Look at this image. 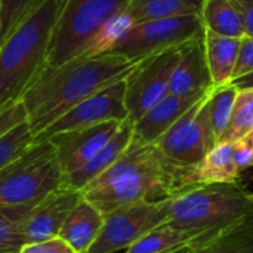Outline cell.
I'll return each instance as SVG.
<instances>
[{
	"label": "cell",
	"mask_w": 253,
	"mask_h": 253,
	"mask_svg": "<svg viewBox=\"0 0 253 253\" xmlns=\"http://www.w3.org/2000/svg\"><path fill=\"white\" fill-rule=\"evenodd\" d=\"M127 79V77H126ZM126 79L113 83L111 86L90 95L70 111L53 122L47 129H44L36 141L49 139L55 135L96 126L107 122H125L129 119L125 98H126Z\"/></svg>",
	"instance_id": "obj_11"
},
{
	"label": "cell",
	"mask_w": 253,
	"mask_h": 253,
	"mask_svg": "<svg viewBox=\"0 0 253 253\" xmlns=\"http://www.w3.org/2000/svg\"><path fill=\"white\" fill-rule=\"evenodd\" d=\"M82 199V191L61 184V187L36 203L24 219L25 243L58 237L65 219Z\"/></svg>",
	"instance_id": "obj_12"
},
{
	"label": "cell",
	"mask_w": 253,
	"mask_h": 253,
	"mask_svg": "<svg viewBox=\"0 0 253 253\" xmlns=\"http://www.w3.org/2000/svg\"><path fill=\"white\" fill-rule=\"evenodd\" d=\"M191 248H194V246H190V248H185V249H181V251H176V252H172V253H187Z\"/></svg>",
	"instance_id": "obj_36"
},
{
	"label": "cell",
	"mask_w": 253,
	"mask_h": 253,
	"mask_svg": "<svg viewBox=\"0 0 253 253\" xmlns=\"http://www.w3.org/2000/svg\"><path fill=\"white\" fill-rule=\"evenodd\" d=\"M209 90L191 95L168 93L133 123V141L138 144H156L159 138L163 136Z\"/></svg>",
	"instance_id": "obj_14"
},
{
	"label": "cell",
	"mask_w": 253,
	"mask_h": 253,
	"mask_svg": "<svg viewBox=\"0 0 253 253\" xmlns=\"http://www.w3.org/2000/svg\"><path fill=\"white\" fill-rule=\"evenodd\" d=\"M25 120L27 113L21 101L0 107V138Z\"/></svg>",
	"instance_id": "obj_30"
},
{
	"label": "cell",
	"mask_w": 253,
	"mask_h": 253,
	"mask_svg": "<svg viewBox=\"0 0 253 253\" xmlns=\"http://www.w3.org/2000/svg\"><path fill=\"white\" fill-rule=\"evenodd\" d=\"M236 87L239 89H246V87H253V73H249L243 77H239L231 82Z\"/></svg>",
	"instance_id": "obj_35"
},
{
	"label": "cell",
	"mask_w": 253,
	"mask_h": 253,
	"mask_svg": "<svg viewBox=\"0 0 253 253\" xmlns=\"http://www.w3.org/2000/svg\"><path fill=\"white\" fill-rule=\"evenodd\" d=\"M197 185L196 166L170 160L156 144H138L132 139L125 154L87 184L82 194L108 215L129 205L175 199Z\"/></svg>",
	"instance_id": "obj_1"
},
{
	"label": "cell",
	"mask_w": 253,
	"mask_h": 253,
	"mask_svg": "<svg viewBox=\"0 0 253 253\" xmlns=\"http://www.w3.org/2000/svg\"><path fill=\"white\" fill-rule=\"evenodd\" d=\"M34 142L36 135L31 132L27 120L3 135L0 138V170L28 150Z\"/></svg>",
	"instance_id": "obj_28"
},
{
	"label": "cell",
	"mask_w": 253,
	"mask_h": 253,
	"mask_svg": "<svg viewBox=\"0 0 253 253\" xmlns=\"http://www.w3.org/2000/svg\"><path fill=\"white\" fill-rule=\"evenodd\" d=\"M133 25L135 21L132 19V16L126 9L117 12L92 36V39L84 44V47L74 58L84 59V58H93L111 52L114 46L132 30Z\"/></svg>",
	"instance_id": "obj_24"
},
{
	"label": "cell",
	"mask_w": 253,
	"mask_h": 253,
	"mask_svg": "<svg viewBox=\"0 0 253 253\" xmlns=\"http://www.w3.org/2000/svg\"><path fill=\"white\" fill-rule=\"evenodd\" d=\"M127 3L129 0H64L43 73L77 56L92 36Z\"/></svg>",
	"instance_id": "obj_6"
},
{
	"label": "cell",
	"mask_w": 253,
	"mask_h": 253,
	"mask_svg": "<svg viewBox=\"0 0 253 253\" xmlns=\"http://www.w3.org/2000/svg\"><path fill=\"white\" fill-rule=\"evenodd\" d=\"M205 0H129L126 10L135 24L175 16L200 15Z\"/></svg>",
	"instance_id": "obj_20"
},
{
	"label": "cell",
	"mask_w": 253,
	"mask_h": 253,
	"mask_svg": "<svg viewBox=\"0 0 253 253\" xmlns=\"http://www.w3.org/2000/svg\"><path fill=\"white\" fill-rule=\"evenodd\" d=\"M253 73V37H243L240 44V52L233 74V80Z\"/></svg>",
	"instance_id": "obj_32"
},
{
	"label": "cell",
	"mask_w": 253,
	"mask_h": 253,
	"mask_svg": "<svg viewBox=\"0 0 253 253\" xmlns=\"http://www.w3.org/2000/svg\"><path fill=\"white\" fill-rule=\"evenodd\" d=\"M21 253H77L64 239L52 237L42 242L25 243L21 249Z\"/></svg>",
	"instance_id": "obj_31"
},
{
	"label": "cell",
	"mask_w": 253,
	"mask_h": 253,
	"mask_svg": "<svg viewBox=\"0 0 253 253\" xmlns=\"http://www.w3.org/2000/svg\"><path fill=\"white\" fill-rule=\"evenodd\" d=\"M203 31L200 15L153 19L135 24L111 52L129 58H147L169 47L188 43L203 34Z\"/></svg>",
	"instance_id": "obj_10"
},
{
	"label": "cell",
	"mask_w": 253,
	"mask_h": 253,
	"mask_svg": "<svg viewBox=\"0 0 253 253\" xmlns=\"http://www.w3.org/2000/svg\"><path fill=\"white\" fill-rule=\"evenodd\" d=\"M62 181L53 144L49 139L36 141L0 170V209L34 206Z\"/></svg>",
	"instance_id": "obj_5"
},
{
	"label": "cell",
	"mask_w": 253,
	"mask_h": 253,
	"mask_svg": "<svg viewBox=\"0 0 253 253\" xmlns=\"http://www.w3.org/2000/svg\"><path fill=\"white\" fill-rule=\"evenodd\" d=\"M239 176L234 162V142H218L196 166V181L200 185L231 182Z\"/></svg>",
	"instance_id": "obj_21"
},
{
	"label": "cell",
	"mask_w": 253,
	"mask_h": 253,
	"mask_svg": "<svg viewBox=\"0 0 253 253\" xmlns=\"http://www.w3.org/2000/svg\"><path fill=\"white\" fill-rule=\"evenodd\" d=\"M104 221L105 215L83 197L65 219L59 237L77 253H86L99 236Z\"/></svg>",
	"instance_id": "obj_18"
},
{
	"label": "cell",
	"mask_w": 253,
	"mask_h": 253,
	"mask_svg": "<svg viewBox=\"0 0 253 253\" xmlns=\"http://www.w3.org/2000/svg\"><path fill=\"white\" fill-rule=\"evenodd\" d=\"M33 206L0 209V253H21L25 245L24 219Z\"/></svg>",
	"instance_id": "obj_25"
},
{
	"label": "cell",
	"mask_w": 253,
	"mask_h": 253,
	"mask_svg": "<svg viewBox=\"0 0 253 253\" xmlns=\"http://www.w3.org/2000/svg\"><path fill=\"white\" fill-rule=\"evenodd\" d=\"M253 130V87L239 89L234 111L219 142H236Z\"/></svg>",
	"instance_id": "obj_27"
},
{
	"label": "cell",
	"mask_w": 253,
	"mask_h": 253,
	"mask_svg": "<svg viewBox=\"0 0 253 253\" xmlns=\"http://www.w3.org/2000/svg\"><path fill=\"white\" fill-rule=\"evenodd\" d=\"M147 58L108 52L93 58H74L43 73L21 98L31 132L39 136L83 99L126 79Z\"/></svg>",
	"instance_id": "obj_2"
},
{
	"label": "cell",
	"mask_w": 253,
	"mask_h": 253,
	"mask_svg": "<svg viewBox=\"0 0 253 253\" xmlns=\"http://www.w3.org/2000/svg\"><path fill=\"white\" fill-rule=\"evenodd\" d=\"M206 61L212 77V86L221 87L233 82L242 39L227 37L205 30L203 33Z\"/></svg>",
	"instance_id": "obj_19"
},
{
	"label": "cell",
	"mask_w": 253,
	"mask_h": 253,
	"mask_svg": "<svg viewBox=\"0 0 253 253\" xmlns=\"http://www.w3.org/2000/svg\"><path fill=\"white\" fill-rule=\"evenodd\" d=\"M188 43L148 56L127 76L125 104L132 123L138 122L151 107L169 93L170 76Z\"/></svg>",
	"instance_id": "obj_8"
},
{
	"label": "cell",
	"mask_w": 253,
	"mask_h": 253,
	"mask_svg": "<svg viewBox=\"0 0 253 253\" xmlns=\"http://www.w3.org/2000/svg\"><path fill=\"white\" fill-rule=\"evenodd\" d=\"M64 0H42L0 46V107L19 102L46 68Z\"/></svg>",
	"instance_id": "obj_3"
},
{
	"label": "cell",
	"mask_w": 253,
	"mask_h": 253,
	"mask_svg": "<svg viewBox=\"0 0 253 253\" xmlns=\"http://www.w3.org/2000/svg\"><path fill=\"white\" fill-rule=\"evenodd\" d=\"M123 122H107L90 127L64 132L49 138L64 176L80 169L114 136Z\"/></svg>",
	"instance_id": "obj_13"
},
{
	"label": "cell",
	"mask_w": 253,
	"mask_h": 253,
	"mask_svg": "<svg viewBox=\"0 0 253 253\" xmlns=\"http://www.w3.org/2000/svg\"><path fill=\"white\" fill-rule=\"evenodd\" d=\"M248 138H249L251 144H252V145H253V130H252V132H251V133H249V135H248Z\"/></svg>",
	"instance_id": "obj_37"
},
{
	"label": "cell",
	"mask_w": 253,
	"mask_h": 253,
	"mask_svg": "<svg viewBox=\"0 0 253 253\" xmlns=\"http://www.w3.org/2000/svg\"><path fill=\"white\" fill-rule=\"evenodd\" d=\"M234 162L239 175L253 166V145L248 136L234 142Z\"/></svg>",
	"instance_id": "obj_33"
},
{
	"label": "cell",
	"mask_w": 253,
	"mask_h": 253,
	"mask_svg": "<svg viewBox=\"0 0 253 253\" xmlns=\"http://www.w3.org/2000/svg\"><path fill=\"white\" fill-rule=\"evenodd\" d=\"M200 16L208 31L227 37H245L243 19L234 0H205Z\"/></svg>",
	"instance_id": "obj_22"
},
{
	"label": "cell",
	"mask_w": 253,
	"mask_h": 253,
	"mask_svg": "<svg viewBox=\"0 0 253 253\" xmlns=\"http://www.w3.org/2000/svg\"><path fill=\"white\" fill-rule=\"evenodd\" d=\"M213 86L206 61L203 34H200L188 43L182 58L175 67L169 82V93L191 95L209 90Z\"/></svg>",
	"instance_id": "obj_15"
},
{
	"label": "cell",
	"mask_w": 253,
	"mask_h": 253,
	"mask_svg": "<svg viewBox=\"0 0 253 253\" xmlns=\"http://www.w3.org/2000/svg\"><path fill=\"white\" fill-rule=\"evenodd\" d=\"M172 199L123 206L105 215L99 236L86 253L127 251L145 234L169 222Z\"/></svg>",
	"instance_id": "obj_7"
},
{
	"label": "cell",
	"mask_w": 253,
	"mask_h": 253,
	"mask_svg": "<svg viewBox=\"0 0 253 253\" xmlns=\"http://www.w3.org/2000/svg\"><path fill=\"white\" fill-rule=\"evenodd\" d=\"M187 253H253V216L222 230Z\"/></svg>",
	"instance_id": "obj_23"
},
{
	"label": "cell",
	"mask_w": 253,
	"mask_h": 253,
	"mask_svg": "<svg viewBox=\"0 0 253 253\" xmlns=\"http://www.w3.org/2000/svg\"><path fill=\"white\" fill-rule=\"evenodd\" d=\"M42 0H0V46L22 18Z\"/></svg>",
	"instance_id": "obj_29"
},
{
	"label": "cell",
	"mask_w": 253,
	"mask_h": 253,
	"mask_svg": "<svg viewBox=\"0 0 253 253\" xmlns=\"http://www.w3.org/2000/svg\"><path fill=\"white\" fill-rule=\"evenodd\" d=\"M234 1L243 19L245 36L253 37V0H234Z\"/></svg>",
	"instance_id": "obj_34"
},
{
	"label": "cell",
	"mask_w": 253,
	"mask_h": 253,
	"mask_svg": "<svg viewBox=\"0 0 253 253\" xmlns=\"http://www.w3.org/2000/svg\"><path fill=\"white\" fill-rule=\"evenodd\" d=\"M253 216V191L239 179L202 184L172 199L169 224L190 231L225 230Z\"/></svg>",
	"instance_id": "obj_4"
},
{
	"label": "cell",
	"mask_w": 253,
	"mask_h": 253,
	"mask_svg": "<svg viewBox=\"0 0 253 253\" xmlns=\"http://www.w3.org/2000/svg\"><path fill=\"white\" fill-rule=\"evenodd\" d=\"M239 87H236L233 83L221 86V87H213L211 96H209V116H211V125L213 129V135L216 142L221 141L224 132L227 130L236 99H237Z\"/></svg>",
	"instance_id": "obj_26"
},
{
	"label": "cell",
	"mask_w": 253,
	"mask_h": 253,
	"mask_svg": "<svg viewBox=\"0 0 253 253\" xmlns=\"http://www.w3.org/2000/svg\"><path fill=\"white\" fill-rule=\"evenodd\" d=\"M212 90L213 87L156 142L170 160L184 166H197L218 144L211 125L208 104Z\"/></svg>",
	"instance_id": "obj_9"
},
{
	"label": "cell",
	"mask_w": 253,
	"mask_h": 253,
	"mask_svg": "<svg viewBox=\"0 0 253 253\" xmlns=\"http://www.w3.org/2000/svg\"><path fill=\"white\" fill-rule=\"evenodd\" d=\"M133 139V123L127 119L125 120L114 136L99 150V153L92 157L86 165L80 169L64 176L62 184L82 191L87 184H90L95 178L102 175L107 169H110L129 148Z\"/></svg>",
	"instance_id": "obj_16"
},
{
	"label": "cell",
	"mask_w": 253,
	"mask_h": 253,
	"mask_svg": "<svg viewBox=\"0 0 253 253\" xmlns=\"http://www.w3.org/2000/svg\"><path fill=\"white\" fill-rule=\"evenodd\" d=\"M222 230L211 231H190L178 228L169 222L154 228L135 245H132L125 253H172L190 246H200Z\"/></svg>",
	"instance_id": "obj_17"
}]
</instances>
